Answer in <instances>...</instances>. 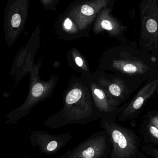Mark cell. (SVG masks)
I'll list each match as a JSON object with an SVG mask.
<instances>
[{
	"label": "cell",
	"mask_w": 158,
	"mask_h": 158,
	"mask_svg": "<svg viewBox=\"0 0 158 158\" xmlns=\"http://www.w3.org/2000/svg\"><path fill=\"white\" fill-rule=\"evenodd\" d=\"M156 152H155V155H156V156L157 158H158V152L157 151H155Z\"/></svg>",
	"instance_id": "17"
},
{
	"label": "cell",
	"mask_w": 158,
	"mask_h": 158,
	"mask_svg": "<svg viewBox=\"0 0 158 158\" xmlns=\"http://www.w3.org/2000/svg\"><path fill=\"white\" fill-rule=\"evenodd\" d=\"M116 118H101L100 126L110 137L112 150L109 158H136L139 142L132 131L116 122Z\"/></svg>",
	"instance_id": "5"
},
{
	"label": "cell",
	"mask_w": 158,
	"mask_h": 158,
	"mask_svg": "<svg viewBox=\"0 0 158 158\" xmlns=\"http://www.w3.org/2000/svg\"><path fill=\"white\" fill-rule=\"evenodd\" d=\"M42 60L41 58L39 63H33L30 69L29 88L28 94L24 103L14 109L7 115L9 120L15 121L26 116L31 110L40 102L50 97L54 91L58 81V76L52 75L48 81L42 80L40 77V68Z\"/></svg>",
	"instance_id": "3"
},
{
	"label": "cell",
	"mask_w": 158,
	"mask_h": 158,
	"mask_svg": "<svg viewBox=\"0 0 158 158\" xmlns=\"http://www.w3.org/2000/svg\"><path fill=\"white\" fill-rule=\"evenodd\" d=\"M101 118L87 83L81 77H74L64 93L63 107L48 117L44 124L48 128L55 129L70 124L86 125Z\"/></svg>",
	"instance_id": "1"
},
{
	"label": "cell",
	"mask_w": 158,
	"mask_h": 158,
	"mask_svg": "<svg viewBox=\"0 0 158 158\" xmlns=\"http://www.w3.org/2000/svg\"><path fill=\"white\" fill-rule=\"evenodd\" d=\"M64 31L69 35H75L77 33V29L75 27L73 21L69 18H67L63 23Z\"/></svg>",
	"instance_id": "13"
},
{
	"label": "cell",
	"mask_w": 158,
	"mask_h": 158,
	"mask_svg": "<svg viewBox=\"0 0 158 158\" xmlns=\"http://www.w3.org/2000/svg\"><path fill=\"white\" fill-rule=\"evenodd\" d=\"M67 59L69 65L74 71L80 73L82 78L86 77L92 73L86 60L77 48L69 50Z\"/></svg>",
	"instance_id": "11"
},
{
	"label": "cell",
	"mask_w": 158,
	"mask_h": 158,
	"mask_svg": "<svg viewBox=\"0 0 158 158\" xmlns=\"http://www.w3.org/2000/svg\"><path fill=\"white\" fill-rule=\"evenodd\" d=\"M96 4H84L80 8L79 15H81V17L83 18H89L94 15L98 9Z\"/></svg>",
	"instance_id": "12"
},
{
	"label": "cell",
	"mask_w": 158,
	"mask_h": 158,
	"mask_svg": "<svg viewBox=\"0 0 158 158\" xmlns=\"http://www.w3.org/2000/svg\"><path fill=\"white\" fill-rule=\"evenodd\" d=\"M157 152H158V150H157Z\"/></svg>",
	"instance_id": "18"
},
{
	"label": "cell",
	"mask_w": 158,
	"mask_h": 158,
	"mask_svg": "<svg viewBox=\"0 0 158 158\" xmlns=\"http://www.w3.org/2000/svg\"><path fill=\"white\" fill-rule=\"evenodd\" d=\"M68 133L53 135L45 131H37L32 133L31 142L34 146H38L40 152L46 156L58 153L72 140Z\"/></svg>",
	"instance_id": "10"
},
{
	"label": "cell",
	"mask_w": 158,
	"mask_h": 158,
	"mask_svg": "<svg viewBox=\"0 0 158 158\" xmlns=\"http://www.w3.org/2000/svg\"><path fill=\"white\" fill-rule=\"evenodd\" d=\"M146 129L151 138L158 143V129L154 125L148 122L146 123Z\"/></svg>",
	"instance_id": "14"
},
{
	"label": "cell",
	"mask_w": 158,
	"mask_h": 158,
	"mask_svg": "<svg viewBox=\"0 0 158 158\" xmlns=\"http://www.w3.org/2000/svg\"><path fill=\"white\" fill-rule=\"evenodd\" d=\"M139 49L158 59V0H140Z\"/></svg>",
	"instance_id": "4"
},
{
	"label": "cell",
	"mask_w": 158,
	"mask_h": 158,
	"mask_svg": "<svg viewBox=\"0 0 158 158\" xmlns=\"http://www.w3.org/2000/svg\"><path fill=\"white\" fill-rule=\"evenodd\" d=\"M21 23V17L18 14H15L12 17L11 23L12 26L15 28L18 27Z\"/></svg>",
	"instance_id": "16"
},
{
	"label": "cell",
	"mask_w": 158,
	"mask_h": 158,
	"mask_svg": "<svg viewBox=\"0 0 158 158\" xmlns=\"http://www.w3.org/2000/svg\"><path fill=\"white\" fill-rule=\"evenodd\" d=\"M111 149L110 137L103 130L92 134L75 148L56 158H109Z\"/></svg>",
	"instance_id": "7"
},
{
	"label": "cell",
	"mask_w": 158,
	"mask_h": 158,
	"mask_svg": "<svg viewBox=\"0 0 158 158\" xmlns=\"http://www.w3.org/2000/svg\"><path fill=\"white\" fill-rule=\"evenodd\" d=\"M158 93V75L147 80L135 96L123 105L118 121L124 122L136 118L146 102Z\"/></svg>",
	"instance_id": "9"
},
{
	"label": "cell",
	"mask_w": 158,
	"mask_h": 158,
	"mask_svg": "<svg viewBox=\"0 0 158 158\" xmlns=\"http://www.w3.org/2000/svg\"><path fill=\"white\" fill-rule=\"evenodd\" d=\"M87 83L94 104L101 118H118L122 111L123 106H120L98 81L94 73L83 78Z\"/></svg>",
	"instance_id": "8"
},
{
	"label": "cell",
	"mask_w": 158,
	"mask_h": 158,
	"mask_svg": "<svg viewBox=\"0 0 158 158\" xmlns=\"http://www.w3.org/2000/svg\"><path fill=\"white\" fill-rule=\"evenodd\" d=\"M94 74L102 87L120 106L146 82L118 74L107 73L99 69Z\"/></svg>",
	"instance_id": "6"
},
{
	"label": "cell",
	"mask_w": 158,
	"mask_h": 158,
	"mask_svg": "<svg viewBox=\"0 0 158 158\" xmlns=\"http://www.w3.org/2000/svg\"><path fill=\"white\" fill-rule=\"evenodd\" d=\"M98 69L146 81L158 75V59L142 52L134 43L107 50L98 62Z\"/></svg>",
	"instance_id": "2"
},
{
	"label": "cell",
	"mask_w": 158,
	"mask_h": 158,
	"mask_svg": "<svg viewBox=\"0 0 158 158\" xmlns=\"http://www.w3.org/2000/svg\"><path fill=\"white\" fill-rule=\"evenodd\" d=\"M147 117L148 121L158 129V114L156 112H149Z\"/></svg>",
	"instance_id": "15"
}]
</instances>
